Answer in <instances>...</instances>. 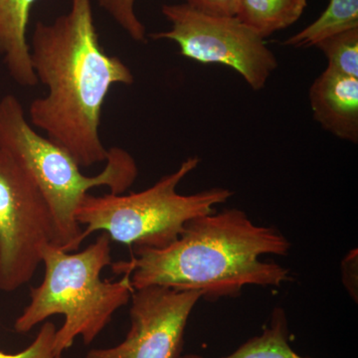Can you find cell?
I'll use <instances>...</instances> for the list:
<instances>
[{
	"label": "cell",
	"instance_id": "obj_1",
	"mask_svg": "<svg viewBox=\"0 0 358 358\" xmlns=\"http://www.w3.org/2000/svg\"><path fill=\"white\" fill-rule=\"evenodd\" d=\"M30 60L47 93L29 106L30 124L65 150L81 169L106 162L101 115L114 85H131L128 65L102 48L92 0H70L67 13L39 21L29 43Z\"/></svg>",
	"mask_w": 358,
	"mask_h": 358
},
{
	"label": "cell",
	"instance_id": "obj_2",
	"mask_svg": "<svg viewBox=\"0 0 358 358\" xmlns=\"http://www.w3.org/2000/svg\"><path fill=\"white\" fill-rule=\"evenodd\" d=\"M291 243L279 230L255 225L237 208L193 219L173 243L136 247L128 261L110 264L114 274H129L134 289L162 286L199 291L209 300L235 296L244 287H280L289 270L260 257L285 256Z\"/></svg>",
	"mask_w": 358,
	"mask_h": 358
},
{
	"label": "cell",
	"instance_id": "obj_3",
	"mask_svg": "<svg viewBox=\"0 0 358 358\" xmlns=\"http://www.w3.org/2000/svg\"><path fill=\"white\" fill-rule=\"evenodd\" d=\"M110 239L101 233L96 241L80 252H67L55 244L42 251L43 281L30 289V301L14 322L16 333L26 334L60 315L54 352L69 350L77 338L89 345L110 324L119 308L128 305L134 289L129 274L117 281L102 280L103 268L112 264Z\"/></svg>",
	"mask_w": 358,
	"mask_h": 358
},
{
	"label": "cell",
	"instance_id": "obj_4",
	"mask_svg": "<svg viewBox=\"0 0 358 358\" xmlns=\"http://www.w3.org/2000/svg\"><path fill=\"white\" fill-rule=\"evenodd\" d=\"M0 148L39 186L53 214L58 246L67 252L77 251L85 240L75 215L85 195L103 186L113 194H124L138 176L133 155L119 147L109 148L100 173L85 176L65 150L35 131L20 101L11 94L0 99Z\"/></svg>",
	"mask_w": 358,
	"mask_h": 358
},
{
	"label": "cell",
	"instance_id": "obj_5",
	"mask_svg": "<svg viewBox=\"0 0 358 358\" xmlns=\"http://www.w3.org/2000/svg\"><path fill=\"white\" fill-rule=\"evenodd\" d=\"M197 157L186 159L173 173L162 176L150 188L129 194L85 195L76 220L85 225V239L106 233L110 241L134 247L162 248L173 243L186 224L215 211L233 195L227 188L214 187L183 195L176 188L199 166Z\"/></svg>",
	"mask_w": 358,
	"mask_h": 358
},
{
	"label": "cell",
	"instance_id": "obj_6",
	"mask_svg": "<svg viewBox=\"0 0 358 358\" xmlns=\"http://www.w3.org/2000/svg\"><path fill=\"white\" fill-rule=\"evenodd\" d=\"M49 244L58 246L48 202L28 171L0 148V291L27 284Z\"/></svg>",
	"mask_w": 358,
	"mask_h": 358
},
{
	"label": "cell",
	"instance_id": "obj_7",
	"mask_svg": "<svg viewBox=\"0 0 358 358\" xmlns=\"http://www.w3.org/2000/svg\"><path fill=\"white\" fill-rule=\"evenodd\" d=\"M162 13L171 29L150 38L176 42L181 55L201 64L227 66L254 91L262 90L278 68L264 38L237 17L209 15L187 3L164 4Z\"/></svg>",
	"mask_w": 358,
	"mask_h": 358
},
{
	"label": "cell",
	"instance_id": "obj_8",
	"mask_svg": "<svg viewBox=\"0 0 358 358\" xmlns=\"http://www.w3.org/2000/svg\"><path fill=\"white\" fill-rule=\"evenodd\" d=\"M202 294L162 286L134 289L126 338L86 358H180L188 319Z\"/></svg>",
	"mask_w": 358,
	"mask_h": 358
},
{
	"label": "cell",
	"instance_id": "obj_9",
	"mask_svg": "<svg viewBox=\"0 0 358 358\" xmlns=\"http://www.w3.org/2000/svg\"><path fill=\"white\" fill-rule=\"evenodd\" d=\"M313 120L341 138L358 143V78L326 69L310 86Z\"/></svg>",
	"mask_w": 358,
	"mask_h": 358
},
{
	"label": "cell",
	"instance_id": "obj_10",
	"mask_svg": "<svg viewBox=\"0 0 358 358\" xmlns=\"http://www.w3.org/2000/svg\"><path fill=\"white\" fill-rule=\"evenodd\" d=\"M37 0H0V54L9 75L23 88L38 85L30 60L27 27Z\"/></svg>",
	"mask_w": 358,
	"mask_h": 358
},
{
	"label": "cell",
	"instance_id": "obj_11",
	"mask_svg": "<svg viewBox=\"0 0 358 358\" xmlns=\"http://www.w3.org/2000/svg\"><path fill=\"white\" fill-rule=\"evenodd\" d=\"M307 6L308 0H240L236 17L265 39L294 24Z\"/></svg>",
	"mask_w": 358,
	"mask_h": 358
},
{
	"label": "cell",
	"instance_id": "obj_12",
	"mask_svg": "<svg viewBox=\"0 0 358 358\" xmlns=\"http://www.w3.org/2000/svg\"><path fill=\"white\" fill-rule=\"evenodd\" d=\"M358 28V0H329L319 18L289 37L284 45L292 48H310L322 40Z\"/></svg>",
	"mask_w": 358,
	"mask_h": 358
},
{
	"label": "cell",
	"instance_id": "obj_13",
	"mask_svg": "<svg viewBox=\"0 0 358 358\" xmlns=\"http://www.w3.org/2000/svg\"><path fill=\"white\" fill-rule=\"evenodd\" d=\"M289 331L286 313L275 308L270 324L261 336L250 338L234 352L219 358H308L296 353L289 343ZM180 358H207L199 355H181Z\"/></svg>",
	"mask_w": 358,
	"mask_h": 358
},
{
	"label": "cell",
	"instance_id": "obj_14",
	"mask_svg": "<svg viewBox=\"0 0 358 358\" xmlns=\"http://www.w3.org/2000/svg\"><path fill=\"white\" fill-rule=\"evenodd\" d=\"M315 47L326 56L327 69L358 78V28L329 37Z\"/></svg>",
	"mask_w": 358,
	"mask_h": 358
},
{
	"label": "cell",
	"instance_id": "obj_15",
	"mask_svg": "<svg viewBox=\"0 0 358 358\" xmlns=\"http://www.w3.org/2000/svg\"><path fill=\"white\" fill-rule=\"evenodd\" d=\"M106 11L134 41L145 43L147 29L134 11L136 0H96Z\"/></svg>",
	"mask_w": 358,
	"mask_h": 358
},
{
	"label": "cell",
	"instance_id": "obj_16",
	"mask_svg": "<svg viewBox=\"0 0 358 358\" xmlns=\"http://www.w3.org/2000/svg\"><path fill=\"white\" fill-rule=\"evenodd\" d=\"M56 331L55 324L46 320L27 348L17 353H6L0 350V358H62V355L54 352Z\"/></svg>",
	"mask_w": 358,
	"mask_h": 358
},
{
	"label": "cell",
	"instance_id": "obj_17",
	"mask_svg": "<svg viewBox=\"0 0 358 358\" xmlns=\"http://www.w3.org/2000/svg\"><path fill=\"white\" fill-rule=\"evenodd\" d=\"M240 0H186L188 6L209 15L236 17Z\"/></svg>",
	"mask_w": 358,
	"mask_h": 358
}]
</instances>
